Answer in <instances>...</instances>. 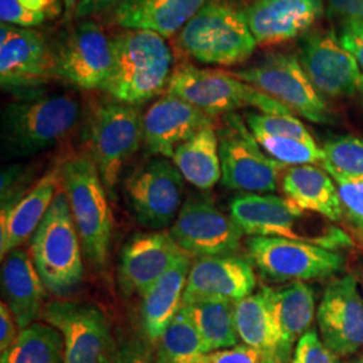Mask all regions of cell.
Masks as SVG:
<instances>
[{"label":"cell","instance_id":"6da1fadb","mask_svg":"<svg viewBox=\"0 0 363 363\" xmlns=\"http://www.w3.org/2000/svg\"><path fill=\"white\" fill-rule=\"evenodd\" d=\"M230 217L250 237H280L330 250L351 247L350 235L325 217L277 195L241 193L229 205Z\"/></svg>","mask_w":363,"mask_h":363},{"label":"cell","instance_id":"7a4b0ae2","mask_svg":"<svg viewBox=\"0 0 363 363\" xmlns=\"http://www.w3.org/2000/svg\"><path fill=\"white\" fill-rule=\"evenodd\" d=\"M111 42L113 72L104 91L111 99L139 106L167 89L174 58L164 37L148 30H124Z\"/></svg>","mask_w":363,"mask_h":363},{"label":"cell","instance_id":"3957f363","mask_svg":"<svg viewBox=\"0 0 363 363\" xmlns=\"http://www.w3.org/2000/svg\"><path fill=\"white\" fill-rule=\"evenodd\" d=\"M65 191L82 252L97 269L104 268L112 240V211L108 191L89 154L70 156L60 164Z\"/></svg>","mask_w":363,"mask_h":363},{"label":"cell","instance_id":"277c9868","mask_svg":"<svg viewBox=\"0 0 363 363\" xmlns=\"http://www.w3.org/2000/svg\"><path fill=\"white\" fill-rule=\"evenodd\" d=\"M184 55L206 65L245 62L257 48L245 13L225 0H206L177 34Z\"/></svg>","mask_w":363,"mask_h":363},{"label":"cell","instance_id":"5b68a950","mask_svg":"<svg viewBox=\"0 0 363 363\" xmlns=\"http://www.w3.org/2000/svg\"><path fill=\"white\" fill-rule=\"evenodd\" d=\"M79 117L81 105L70 94L13 101L1 111V142L13 155H35L66 139Z\"/></svg>","mask_w":363,"mask_h":363},{"label":"cell","instance_id":"8992f818","mask_svg":"<svg viewBox=\"0 0 363 363\" xmlns=\"http://www.w3.org/2000/svg\"><path fill=\"white\" fill-rule=\"evenodd\" d=\"M82 253L69 202L61 187L30 241V257L49 294L64 298L81 284Z\"/></svg>","mask_w":363,"mask_h":363},{"label":"cell","instance_id":"52a82bcc","mask_svg":"<svg viewBox=\"0 0 363 363\" xmlns=\"http://www.w3.org/2000/svg\"><path fill=\"white\" fill-rule=\"evenodd\" d=\"M167 93L195 105L210 116H225L241 108H256L259 113L294 115L286 105L233 77L229 72L182 64L172 70Z\"/></svg>","mask_w":363,"mask_h":363},{"label":"cell","instance_id":"ba28073f","mask_svg":"<svg viewBox=\"0 0 363 363\" xmlns=\"http://www.w3.org/2000/svg\"><path fill=\"white\" fill-rule=\"evenodd\" d=\"M91 155L108 195L113 198L125 163L144 144L143 116L139 106L113 99L93 105L86 127Z\"/></svg>","mask_w":363,"mask_h":363},{"label":"cell","instance_id":"9c48e42d","mask_svg":"<svg viewBox=\"0 0 363 363\" xmlns=\"http://www.w3.org/2000/svg\"><path fill=\"white\" fill-rule=\"evenodd\" d=\"M229 73L312 123L334 124L337 120L325 96L315 88L298 57L292 54L273 52L256 65Z\"/></svg>","mask_w":363,"mask_h":363},{"label":"cell","instance_id":"30bf717a","mask_svg":"<svg viewBox=\"0 0 363 363\" xmlns=\"http://www.w3.org/2000/svg\"><path fill=\"white\" fill-rule=\"evenodd\" d=\"M222 184L241 193H272L286 166L267 155L238 113L222 116L217 128Z\"/></svg>","mask_w":363,"mask_h":363},{"label":"cell","instance_id":"8fae6325","mask_svg":"<svg viewBox=\"0 0 363 363\" xmlns=\"http://www.w3.org/2000/svg\"><path fill=\"white\" fill-rule=\"evenodd\" d=\"M247 250L259 274L273 283L328 279L345 265L335 250L280 237H250Z\"/></svg>","mask_w":363,"mask_h":363},{"label":"cell","instance_id":"7c38bea8","mask_svg":"<svg viewBox=\"0 0 363 363\" xmlns=\"http://www.w3.org/2000/svg\"><path fill=\"white\" fill-rule=\"evenodd\" d=\"M55 79L52 46L35 28L0 26V84L21 100L42 96L45 85Z\"/></svg>","mask_w":363,"mask_h":363},{"label":"cell","instance_id":"4fadbf2b","mask_svg":"<svg viewBox=\"0 0 363 363\" xmlns=\"http://www.w3.org/2000/svg\"><path fill=\"white\" fill-rule=\"evenodd\" d=\"M54 52V76L82 91H105L113 72L111 38L94 21L79 22Z\"/></svg>","mask_w":363,"mask_h":363},{"label":"cell","instance_id":"5bb4252c","mask_svg":"<svg viewBox=\"0 0 363 363\" xmlns=\"http://www.w3.org/2000/svg\"><path fill=\"white\" fill-rule=\"evenodd\" d=\"M42 318L64 337L65 363H109L115 342L104 312L91 303L52 300Z\"/></svg>","mask_w":363,"mask_h":363},{"label":"cell","instance_id":"9a60e30c","mask_svg":"<svg viewBox=\"0 0 363 363\" xmlns=\"http://www.w3.org/2000/svg\"><path fill=\"white\" fill-rule=\"evenodd\" d=\"M169 233L189 256L198 259L235 255L245 234L206 193L187 196Z\"/></svg>","mask_w":363,"mask_h":363},{"label":"cell","instance_id":"2e32d148","mask_svg":"<svg viewBox=\"0 0 363 363\" xmlns=\"http://www.w3.org/2000/svg\"><path fill=\"white\" fill-rule=\"evenodd\" d=\"M124 189L135 220L157 230L177 220L183 205L184 178L167 157H156L135 169Z\"/></svg>","mask_w":363,"mask_h":363},{"label":"cell","instance_id":"e0dca14e","mask_svg":"<svg viewBox=\"0 0 363 363\" xmlns=\"http://www.w3.org/2000/svg\"><path fill=\"white\" fill-rule=\"evenodd\" d=\"M298 61L327 97H350L363 91V72L334 30H316L298 39Z\"/></svg>","mask_w":363,"mask_h":363},{"label":"cell","instance_id":"ac0fdd59","mask_svg":"<svg viewBox=\"0 0 363 363\" xmlns=\"http://www.w3.org/2000/svg\"><path fill=\"white\" fill-rule=\"evenodd\" d=\"M322 340L337 357L363 349V298L354 276L333 279L318 308Z\"/></svg>","mask_w":363,"mask_h":363},{"label":"cell","instance_id":"d6986e66","mask_svg":"<svg viewBox=\"0 0 363 363\" xmlns=\"http://www.w3.org/2000/svg\"><path fill=\"white\" fill-rule=\"evenodd\" d=\"M186 255L169 232L135 234L121 249L118 259L117 276L123 294L143 296Z\"/></svg>","mask_w":363,"mask_h":363},{"label":"cell","instance_id":"ffe728a7","mask_svg":"<svg viewBox=\"0 0 363 363\" xmlns=\"http://www.w3.org/2000/svg\"><path fill=\"white\" fill-rule=\"evenodd\" d=\"M208 127H216V117L166 93L143 116L144 145L151 155L171 159L181 144Z\"/></svg>","mask_w":363,"mask_h":363},{"label":"cell","instance_id":"44dd1931","mask_svg":"<svg viewBox=\"0 0 363 363\" xmlns=\"http://www.w3.org/2000/svg\"><path fill=\"white\" fill-rule=\"evenodd\" d=\"M257 284L249 257L223 255L201 257L191 264L183 294V306L208 298L237 303L252 295Z\"/></svg>","mask_w":363,"mask_h":363},{"label":"cell","instance_id":"7402d4cb","mask_svg":"<svg viewBox=\"0 0 363 363\" xmlns=\"http://www.w3.org/2000/svg\"><path fill=\"white\" fill-rule=\"evenodd\" d=\"M325 13L323 0H255L244 10L259 46L296 38Z\"/></svg>","mask_w":363,"mask_h":363},{"label":"cell","instance_id":"603a6c76","mask_svg":"<svg viewBox=\"0 0 363 363\" xmlns=\"http://www.w3.org/2000/svg\"><path fill=\"white\" fill-rule=\"evenodd\" d=\"M61 189L60 166L48 171L15 203L1 206L0 213V257L22 247L38 229L54 196Z\"/></svg>","mask_w":363,"mask_h":363},{"label":"cell","instance_id":"cb8c5ba5","mask_svg":"<svg viewBox=\"0 0 363 363\" xmlns=\"http://www.w3.org/2000/svg\"><path fill=\"white\" fill-rule=\"evenodd\" d=\"M206 0H118L109 19L124 30H148L172 37L201 10Z\"/></svg>","mask_w":363,"mask_h":363},{"label":"cell","instance_id":"d4e9b609","mask_svg":"<svg viewBox=\"0 0 363 363\" xmlns=\"http://www.w3.org/2000/svg\"><path fill=\"white\" fill-rule=\"evenodd\" d=\"M1 292L21 330L37 323L46 304V286L25 250L15 249L3 259Z\"/></svg>","mask_w":363,"mask_h":363},{"label":"cell","instance_id":"484cf974","mask_svg":"<svg viewBox=\"0 0 363 363\" xmlns=\"http://www.w3.org/2000/svg\"><path fill=\"white\" fill-rule=\"evenodd\" d=\"M267 292L280 335L277 362L291 363L294 346L311 327L315 316V294L303 281L273 288L262 286Z\"/></svg>","mask_w":363,"mask_h":363},{"label":"cell","instance_id":"4316f807","mask_svg":"<svg viewBox=\"0 0 363 363\" xmlns=\"http://www.w3.org/2000/svg\"><path fill=\"white\" fill-rule=\"evenodd\" d=\"M191 257L183 256L142 296V325L147 339L157 345L183 306V294L191 268Z\"/></svg>","mask_w":363,"mask_h":363},{"label":"cell","instance_id":"83f0119b","mask_svg":"<svg viewBox=\"0 0 363 363\" xmlns=\"http://www.w3.org/2000/svg\"><path fill=\"white\" fill-rule=\"evenodd\" d=\"M281 190L298 206L316 213L331 222L345 218L337 186L327 171L311 164L294 166L281 174Z\"/></svg>","mask_w":363,"mask_h":363},{"label":"cell","instance_id":"f1b7e54d","mask_svg":"<svg viewBox=\"0 0 363 363\" xmlns=\"http://www.w3.org/2000/svg\"><path fill=\"white\" fill-rule=\"evenodd\" d=\"M234 318L238 337L244 345L259 351L262 358L277 361L280 335L271 301L262 286L257 294L234 304Z\"/></svg>","mask_w":363,"mask_h":363},{"label":"cell","instance_id":"f546056e","mask_svg":"<svg viewBox=\"0 0 363 363\" xmlns=\"http://www.w3.org/2000/svg\"><path fill=\"white\" fill-rule=\"evenodd\" d=\"M171 159L184 181L195 189L201 191L213 189L222 178L216 127L199 130L191 139L181 144Z\"/></svg>","mask_w":363,"mask_h":363},{"label":"cell","instance_id":"4dcf8cb0","mask_svg":"<svg viewBox=\"0 0 363 363\" xmlns=\"http://www.w3.org/2000/svg\"><path fill=\"white\" fill-rule=\"evenodd\" d=\"M230 300L208 298L186 306L201 334L206 354L238 345V333Z\"/></svg>","mask_w":363,"mask_h":363},{"label":"cell","instance_id":"1f68e13d","mask_svg":"<svg viewBox=\"0 0 363 363\" xmlns=\"http://www.w3.org/2000/svg\"><path fill=\"white\" fill-rule=\"evenodd\" d=\"M0 363H65L64 337L52 325H28L21 330L13 346L1 354Z\"/></svg>","mask_w":363,"mask_h":363},{"label":"cell","instance_id":"d6a6232c","mask_svg":"<svg viewBox=\"0 0 363 363\" xmlns=\"http://www.w3.org/2000/svg\"><path fill=\"white\" fill-rule=\"evenodd\" d=\"M157 352L171 363H201L206 354L201 334L186 306H182L157 343Z\"/></svg>","mask_w":363,"mask_h":363},{"label":"cell","instance_id":"836d02e7","mask_svg":"<svg viewBox=\"0 0 363 363\" xmlns=\"http://www.w3.org/2000/svg\"><path fill=\"white\" fill-rule=\"evenodd\" d=\"M322 167L337 184L363 182V139L355 136H337L323 147Z\"/></svg>","mask_w":363,"mask_h":363},{"label":"cell","instance_id":"e575fe53","mask_svg":"<svg viewBox=\"0 0 363 363\" xmlns=\"http://www.w3.org/2000/svg\"><path fill=\"white\" fill-rule=\"evenodd\" d=\"M261 148L265 154L284 166H304L312 163H322L323 151L316 142H304L295 138L276 136L267 132L255 130Z\"/></svg>","mask_w":363,"mask_h":363},{"label":"cell","instance_id":"d590c367","mask_svg":"<svg viewBox=\"0 0 363 363\" xmlns=\"http://www.w3.org/2000/svg\"><path fill=\"white\" fill-rule=\"evenodd\" d=\"M64 11L62 0H0L1 23L34 28Z\"/></svg>","mask_w":363,"mask_h":363},{"label":"cell","instance_id":"8d00e7d4","mask_svg":"<svg viewBox=\"0 0 363 363\" xmlns=\"http://www.w3.org/2000/svg\"><path fill=\"white\" fill-rule=\"evenodd\" d=\"M247 124L252 132L261 130L276 136L295 138L304 142H315L307 127L295 115H268L250 112L247 113Z\"/></svg>","mask_w":363,"mask_h":363},{"label":"cell","instance_id":"74e56055","mask_svg":"<svg viewBox=\"0 0 363 363\" xmlns=\"http://www.w3.org/2000/svg\"><path fill=\"white\" fill-rule=\"evenodd\" d=\"M337 358L315 330H308L298 339L291 363H339Z\"/></svg>","mask_w":363,"mask_h":363},{"label":"cell","instance_id":"f35d334b","mask_svg":"<svg viewBox=\"0 0 363 363\" xmlns=\"http://www.w3.org/2000/svg\"><path fill=\"white\" fill-rule=\"evenodd\" d=\"M345 218L363 237V182L337 184Z\"/></svg>","mask_w":363,"mask_h":363},{"label":"cell","instance_id":"ab89813d","mask_svg":"<svg viewBox=\"0 0 363 363\" xmlns=\"http://www.w3.org/2000/svg\"><path fill=\"white\" fill-rule=\"evenodd\" d=\"M339 39L363 72V19L342 21Z\"/></svg>","mask_w":363,"mask_h":363},{"label":"cell","instance_id":"60d3db41","mask_svg":"<svg viewBox=\"0 0 363 363\" xmlns=\"http://www.w3.org/2000/svg\"><path fill=\"white\" fill-rule=\"evenodd\" d=\"M109 363H156V358L143 340L127 339L116 346Z\"/></svg>","mask_w":363,"mask_h":363},{"label":"cell","instance_id":"b9f144b4","mask_svg":"<svg viewBox=\"0 0 363 363\" xmlns=\"http://www.w3.org/2000/svg\"><path fill=\"white\" fill-rule=\"evenodd\" d=\"M262 355L247 345L211 351L203 355L201 363H261Z\"/></svg>","mask_w":363,"mask_h":363},{"label":"cell","instance_id":"7bdbcfd3","mask_svg":"<svg viewBox=\"0 0 363 363\" xmlns=\"http://www.w3.org/2000/svg\"><path fill=\"white\" fill-rule=\"evenodd\" d=\"M19 325L6 301L0 304V352L9 350L19 337ZM21 330V328H19Z\"/></svg>","mask_w":363,"mask_h":363},{"label":"cell","instance_id":"ee69618b","mask_svg":"<svg viewBox=\"0 0 363 363\" xmlns=\"http://www.w3.org/2000/svg\"><path fill=\"white\" fill-rule=\"evenodd\" d=\"M328 10L345 19H363V0H328Z\"/></svg>","mask_w":363,"mask_h":363},{"label":"cell","instance_id":"f6af8a7d","mask_svg":"<svg viewBox=\"0 0 363 363\" xmlns=\"http://www.w3.org/2000/svg\"><path fill=\"white\" fill-rule=\"evenodd\" d=\"M118 0H78L74 19L82 21L94 15L111 11Z\"/></svg>","mask_w":363,"mask_h":363},{"label":"cell","instance_id":"bcb514c9","mask_svg":"<svg viewBox=\"0 0 363 363\" xmlns=\"http://www.w3.org/2000/svg\"><path fill=\"white\" fill-rule=\"evenodd\" d=\"M62 3H64V18L66 22H70L72 19H74L78 0H62Z\"/></svg>","mask_w":363,"mask_h":363},{"label":"cell","instance_id":"7dc6e473","mask_svg":"<svg viewBox=\"0 0 363 363\" xmlns=\"http://www.w3.org/2000/svg\"><path fill=\"white\" fill-rule=\"evenodd\" d=\"M156 363H171L167 358H164L162 354L156 352Z\"/></svg>","mask_w":363,"mask_h":363},{"label":"cell","instance_id":"c3c4849f","mask_svg":"<svg viewBox=\"0 0 363 363\" xmlns=\"http://www.w3.org/2000/svg\"><path fill=\"white\" fill-rule=\"evenodd\" d=\"M261 363H279L276 359H273V358H262V361Z\"/></svg>","mask_w":363,"mask_h":363},{"label":"cell","instance_id":"681fc988","mask_svg":"<svg viewBox=\"0 0 363 363\" xmlns=\"http://www.w3.org/2000/svg\"><path fill=\"white\" fill-rule=\"evenodd\" d=\"M349 363H363V357H359V358H357V359H354V361Z\"/></svg>","mask_w":363,"mask_h":363},{"label":"cell","instance_id":"f907efd6","mask_svg":"<svg viewBox=\"0 0 363 363\" xmlns=\"http://www.w3.org/2000/svg\"><path fill=\"white\" fill-rule=\"evenodd\" d=\"M362 101H363V91H362Z\"/></svg>","mask_w":363,"mask_h":363},{"label":"cell","instance_id":"816d5d0a","mask_svg":"<svg viewBox=\"0 0 363 363\" xmlns=\"http://www.w3.org/2000/svg\"><path fill=\"white\" fill-rule=\"evenodd\" d=\"M225 1H228V0H225Z\"/></svg>","mask_w":363,"mask_h":363}]
</instances>
